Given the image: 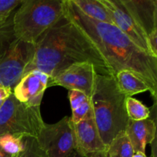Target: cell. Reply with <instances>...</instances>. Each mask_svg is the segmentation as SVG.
<instances>
[{"mask_svg":"<svg viewBox=\"0 0 157 157\" xmlns=\"http://www.w3.org/2000/svg\"><path fill=\"white\" fill-rule=\"evenodd\" d=\"M63 9L64 15L93 42L111 75L115 76L118 72L127 70L141 77L151 88V95L156 102L157 58L140 48L114 25L86 17L71 0H63Z\"/></svg>","mask_w":157,"mask_h":157,"instance_id":"6da1fadb","label":"cell"},{"mask_svg":"<svg viewBox=\"0 0 157 157\" xmlns=\"http://www.w3.org/2000/svg\"><path fill=\"white\" fill-rule=\"evenodd\" d=\"M35 48V55L24 75L37 70L52 78L61 71L79 62H90L98 74L112 75L93 42L64 13L40 37Z\"/></svg>","mask_w":157,"mask_h":157,"instance_id":"7a4b0ae2","label":"cell"},{"mask_svg":"<svg viewBox=\"0 0 157 157\" xmlns=\"http://www.w3.org/2000/svg\"><path fill=\"white\" fill-rule=\"evenodd\" d=\"M126 98L118 88L114 76L97 73L90 101L93 117L106 147L118 133L125 131L129 121Z\"/></svg>","mask_w":157,"mask_h":157,"instance_id":"3957f363","label":"cell"},{"mask_svg":"<svg viewBox=\"0 0 157 157\" xmlns=\"http://www.w3.org/2000/svg\"><path fill=\"white\" fill-rule=\"evenodd\" d=\"M64 15L63 0H22L13 14L17 38L35 44Z\"/></svg>","mask_w":157,"mask_h":157,"instance_id":"277c9868","label":"cell"},{"mask_svg":"<svg viewBox=\"0 0 157 157\" xmlns=\"http://www.w3.org/2000/svg\"><path fill=\"white\" fill-rule=\"evenodd\" d=\"M44 124L40 107L19 102L12 93L0 108V136L10 134L36 138Z\"/></svg>","mask_w":157,"mask_h":157,"instance_id":"5b68a950","label":"cell"},{"mask_svg":"<svg viewBox=\"0 0 157 157\" xmlns=\"http://www.w3.org/2000/svg\"><path fill=\"white\" fill-rule=\"evenodd\" d=\"M36 139L48 157H68L76 148L73 125L67 116L55 124H44Z\"/></svg>","mask_w":157,"mask_h":157,"instance_id":"8992f818","label":"cell"},{"mask_svg":"<svg viewBox=\"0 0 157 157\" xmlns=\"http://www.w3.org/2000/svg\"><path fill=\"white\" fill-rule=\"evenodd\" d=\"M35 44L18 40L0 61V86L10 89L18 84L35 55Z\"/></svg>","mask_w":157,"mask_h":157,"instance_id":"52a82bcc","label":"cell"},{"mask_svg":"<svg viewBox=\"0 0 157 157\" xmlns=\"http://www.w3.org/2000/svg\"><path fill=\"white\" fill-rule=\"evenodd\" d=\"M97 70L90 62H79L71 64L49 78L48 87L61 86L68 90H78L90 98L94 85Z\"/></svg>","mask_w":157,"mask_h":157,"instance_id":"ba28073f","label":"cell"},{"mask_svg":"<svg viewBox=\"0 0 157 157\" xmlns=\"http://www.w3.org/2000/svg\"><path fill=\"white\" fill-rule=\"evenodd\" d=\"M101 1L110 12L113 24L125 34L136 46L153 57L149 46L147 35L138 25L121 0Z\"/></svg>","mask_w":157,"mask_h":157,"instance_id":"9c48e42d","label":"cell"},{"mask_svg":"<svg viewBox=\"0 0 157 157\" xmlns=\"http://www.w3.org/2000/svg\"><path fill=\"white\" fill-rule=\"evenodd\" d=\"M49 77L34 70L25 74L14 87L12 94L19 102L32 107H40L44 90L48 88Z\"/></svg>","mask_w":157,"mask_h":157,"instance_id":"30bf717a","label":"cell"},{"mask_svg":"<svg viewBox=\"0 0 157 157\" xmlns=\"http://www.w3.org/2000/svg\"><path fill=\"white\" fill-rule=\"evenodd\" d=\"M75 138V151L82 157L104 153L106 146L101 140L93 116L77 124H73Z\"/></svg>","mask_w":157,"mask_h":157,"instance_id":"8fae6325","label":"cell"},{"mask_svg":"<svg viewBox=\"0 0 157 157\" xmlns=\"http://www.w3.org/2000/svg\"><path fill=\"white\" fill-rule=\"evenodd\" d=\"M138 25L149 35L157 31L156 0H121Z\"/></svg>","mask_w":157,"mask_h":157,"instance_id":"7c38bea8","label":"cell"},{"mask_svg":"<svg viewBox=\"0 0 157 157\" xmlns=\"http://www.w3.org/2000/svg\"><path fill=\"white\" fill-rule=\"evenodd\" d=\"M125 133L135 153H146L147 144H150L156 138V120L151 117L139 121L129 120Z\"/></svg>","mask_w":157,"mask_h":157,"instance_id":"4fadbf2b","label":"cell"},{"mask_svg":"<svg viewBox=\"0 0 157 157\" xmlns=\"http://www.w3.org/2000/svg\"><path fill=\"white\" fill-rule=\"evenodd\" d=\"M118 88L127 97L150 91L151 88L141 77L130 71H121L114 76Z\"/></svg>","mask_w":157,"mask_h":157,"instance_id":"5bb4252c","label":"cell"},{"mask_svg":"<svg viewBox=\"0 0 157 157\" xmlns=\"http://www.w3.org/2000/svg\"><path fill=\"white\" fill-rule=\"evenodd\" d=\"M71 2L87 18L113 25L110 12L101 0H71Z\"/></svg>","mask_w":157,"mask_h":157,"instance_id":"9a60e30c","label":"cell"},{"mask_svg":"<svg viewBox=\"0 0 157 157\" xmlns=\"http://www.w3.org/2000/svg\"><path fill=\"white\" fill-rule=\"evenodd\" d=\"M134 150L125 131L118 133L106 147V157H132Z\"/></svg>","mask_w":157,"mask_h":157,"instance_id":"2e32d148","label":"cell"},{"mask_svg":"<svg viewBox=\"0 0 157 157\" xmlns=\"http://www.w3.org/2000/svg\"><path fill=\"white\" fill-rule=\"evenodd\" d=\"M125 107L129 120L139 121L150 118L151 113L150 108L133 97H127Z\"/></svg>","mask_w":157,"mask_h":157,"instance_id":"e0dca14e","label":"cell"},{"mask_svg":"<svg viewBox=\"0 0 157 157\" xmlns=\"http://www.w3.org/2000/svg\"><path fill=\"white\" fill-rule=\"evenodd\" d=\"M0 148L10 156H17L24 149L23 137L10 134L0 136Z\"/></svg>","mask_w":157,"mask_h":157,"instance_id":"ac0fdd59","label":"cell"},{"mask_svg":"<svg viewBox=\"0 0 157 157\" xmlns=\"http://www.w3.org/2000/svg\"><path fill=\"white\" fill-rule=\"evenodd\" d=\"M24 149L17 157H48L35 137H23Z\"/></svg>","mask_w":157,"mask_h":157,"instance_id":"d6986e66","label":"cell"},{"mask_svg":"<svg viewBox=\"0 0 157 157\" xmlns=\"http://www.w3.org/2000/svg\"><path fill=\"white\" fill-rule=\"evenodd\" d=\"M22 0H0V26L2 25Z\"/></svg>","mask_w":157,"mask_h":157,"instance_id":"ffe728a7","label":"cell"},{"mask_svg":"<svg viewBox=\"0 0 157 157\" xmlns=\"http://www.w3.org/2000/svg\"><path fill=\"white\" fill-rule=\"evenodd\" d=\"M93 116V112H92L91 104H90V99L84 102L82 105L78 107L72 111L71 117H70L71 122L73 124H77L87 118Z\"/></svg>","mask_w":157,"mask_h":157,"instance_id":"44dd1931","label":"cell"},{"mask_svg":"<svg viewBox=\"0 0 157 157\" xmlns=\"http://www.w3.org/2000/svg\"><path fill=\"white\" fill-rule=\"evenodd\" d=\"M68 99L70 102L71 110H75L81 105H82L84 102L88 101L90 98L84 94V93L78 90H69L68 91Z\"/></svg>","mask_w":157,"mask_h":157,"instance_id":"7402d4cb","label":"cell"},{"mask_svg":"<svg viewBox=\"0 0 157 157\" xmlns=\"http://www.w3.org/2000/svg\"><path fill=\"white\" fill-rule=\"evenodd\" d=\"M12 93V91L10 89L6 88V87L0 86V101H2V100H4V101L6 100L10 96Z\"/></svg>","mask_w":157,"mask_h":157,"instance_id":"603a6c76","label":"cell"},{"mask_svg":"<svg viewBox=\"0 0 157 157\" xmlns=\"http://www.w3.org/2000/svg\"><path fill=\"white\" fill-rule=\"evenodd\" d=\"M132 157H148L146 155V153H141V152H137V153H134L133 156Z\"/></svg>","mask_w":157,"mask_h":157,"instance_id":"cb8c5ba5","label":"cell"},{"mask_svg":"<svg viewBox=\"0 0 157 157\" xmlns=\"http://www.w3.org/2000/svg\"><path fill=\"white\" fill-rule=\"evenodd\" d=\"M17 156H10V155L7 154L6 153H5L4 151H3L2 150L1 148H0V157H17Z\"/></svg>","mask_w":157,"mask_h":157,"instance_id":"d4e9b609","label":"cell"},{"mask_svg":"<svg viewBox=\"0 0 157 157\" xmlns=\"http://www.w3.org/2000/svg\"><path fill=\"white\" fill-rule=\"evenodd\" d=\"M87 157H106L104 153H95V154L90 155V156Z\"/></svg>","mask_w":157,"mask_h":157,"instance_id":"484cf974","label":"cell"},{"mask_svg":"<svg viewBox=\"0 0 157 157\" xmlns=\"http://www.w3.org/2000/svg\"><path fill=\"white\" fill-rule=\"evenodd\" d=\"M68 157H82L77 151H74Z\"/></svg>","mask_w":157,"mask_h":157,"instance_id":"4316f807","label":"cell"},{"mask_svg":"<svg viewBox=\"0 0 157 157\" xmlns=\"http://www.w3.org/2000/svg\"><path fill=\"white\" fill-rule=\"evenodd\" d=\"M5 101H6V100H5ZM5 101H4V100H2V101H0V108H1L2 106L3 103L5 102Z\"/></svg>","mask_w":157,"mask_h":157,"instance_id":"83f0119b","label":"cell"}]
</instances>
